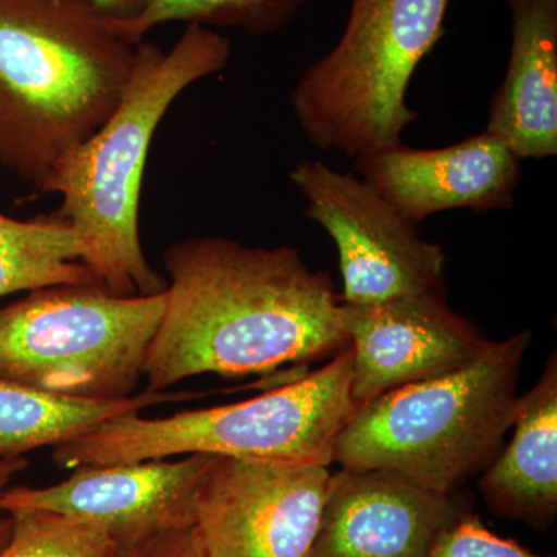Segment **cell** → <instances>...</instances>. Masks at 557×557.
<instances>
[{"label": "cell", "mask_w": 557, "mask_h": 557, "mask_svg": "<svg viewBox=\"0 0 557 557\" xmlns=\"http://www.w3.org/2000/svg\"><path fill=\"white\" fill-rule=\"evenodd\" d=\"M231 39L214 28L186 25L163 50L137 44L135 64L109 119L69 150L51 170L39 194H58V214L86 245L83 263L113 295L149 296L166 281L149 265L139 237V201L152 139L168 110L197 81L228 65Z\"/></svg>", "instance_id": "cell-2"}, {"label": "cell", "mask_w": 557, "mask_h": 557, "mask_svg": "<svg viewBox=\"0 0 557 557\" xmlns=\"http://www.w3.org/2000/svg\"><path fill=\"white\" fill-rule=\"evenodd\" d=\"M289 180L307 200L306 218L338 249L341 302L372 306L445 292L443 248L421 239L417 226L366 180L321 160L300 161Z\"/></svg>", "instance_id": "cell-8"}, {"label": "cell", "mask_w": 557, "mask_h": 557, "mask_svg": "<svg viewBox=\"0 0 557 557\" xmlns=\"http://www.w3.org/2000/svg\"><path fill=\"white\" fill-rule=\"evenodd\" d=\"M163 262L170 281L146 358L149 391L207 373H267L348 347L332 276L298 249L199 236L170 245Z\"/></svg>", "instance_id": "cell-1"}, {"label": "cell", "mask_w": 557, "mask_h": 557, "mask_svg": "<svg viewBox=\"0 0 557 557\" xmlns=\"http://www.w3.org/2000/svg\"><path fill=\"white\" fill-rule=\"evenodd\" d=\"M351 350V397L359 406L394 388L463 368L491 339L450 309L446 292L372 306L343 304Z\"/></svg>", "instance_id": "cell-11"}, {"label": "cell", "mask_w": 557, "mask_h": 557, "mask_svg": "<svg viewBox=\"0 0 557 557\" xmlns=\"http://www.w3.org/2000/svg\"><path fill=\"white\" fill-rule=\"evenodd\" d=\"M357 408L347 347L314 372L245 401L164 418H115L57 446L53 460L75 469L208 454L330 467L335 440Z\"/></svg>", "instance_id": "cell-5"}, {"label": "cell", "mask_w": 557, "mask_h": 557, "mask_svg": "<svg viewBox=\"0 0 557 557\" xmlns=\"http://www.w3.org/2000/svg\"><path fill=\"white\" fill-rule=\"evenodd\" d=\"M515 434L479 480L487 509L498 518L547 530L557 516V358L516 403Z\"/></svg>", "instance_id": "cell-15"}, {"label": "cell", "mask_w": 557, "mask_h": 557, "mask_svg": "<svg viewBox=\"0 0 557 557\" xmlns=\"http://www.w3.org/2000/svg\"><path fill=\"white\" fill-rule=\"evenodd\" d=\"M214 456L177 460L86 465L47 487H13L0 496V511L36 509L104 531L120 555L164 531L196 527L201 480Z\"/></svg>", "instance_id": "cell-10"}, {"label": "cell", "mask_w": 557, "mask_h": 557, "mask_svg": "<svg viewBox=\"0 0 557 557\" xmlns=\"http://www.w3.org/2000/svg\"><path fill=\"white\" fill-rule=\"evenodd\" d=\"M166 309V289L113 295L62 285L0 307V376L83 398L131 397Z\"/></svg>", "instance_id": "cell-7"}, {"label": "cell", "mask_w": 557, "mask_h": 557, "mask_svg": "<svg viewBox=\"0 0 557 557\" xmlns=\"http://www.w3.org/2000/svg\"><path fill=\"white\" fill-rule=\"evenodd\" d=\"M309 0H149L134 20L119 21L138 44L150 30L171 22L208 28H239L248 35H271L284 28Z\"/></svg>", "instance_id": "cell-18"}, {"label": "cell", "mask_w": 557, "mask_h": 557, "mask_svg": "<svg viewBox=\"0 0 557 557\" xmlns=\"http://www.w3.org/2000/svg\"><path fill=\"white\" fill-rule=\"evenodd\" d=\"M531 333L491 341L463 368L359 406L333 446V463L392 472L442 496L490 467L515 420Z\"/></svg>", "instance_id": "cell-4"}, {"label": "cell", "mask_w": 557, "mask_h": 557, "mask_svg": "<svg viewBox=\"0 0 557 557\" xmlns=\"http://www.w3.org/2000/svg\"><path fill=\"white\" fill-rule=\"evenodd\" d=\"M355 170L412 225L449 211L509 209L522 160L504 139L482 132L440 149L398 145L355 160Z\"/></svg>", "instance_id": "cell-12"}, {"label": "cell", "mask_w": 557, "mask_h": 557, "mask_svg": "<svg viewBox=\"0 0 557 557\" xmlns=\"http://www.w3.org/2000/svg\"><path fill=\"white\" fill-rule=\"evenodd\" d=\"M98 9L115 17L116 21H129L138 16L149 0H94Z\"/></svg>", "instance_id": "cell-22"}, {"label": "cell", "mask_w": 557, "mask_h": 557, "mask_svg": "<svg viewBox=\"0 0 557 557\" xmlns=\"http://www.w3.org/2000/svg\"><path fill=\"white\" fill-rule=\"evenodd\" d=\"M25 468H27V460L22 457L3 458V460H0V496H2L10 480L14 475L20 474L21 471H24Z\"/></svg>", "instance_id": "cell-23"}, {"label": "cell", "mask_w": 557, "mask_h": 557, "mask_svg": "<svg viewBox=\"0 0 557 557\" xmlns=\"http://www.w3.org/2000/svg\"><path fill=\"white\" fill-rule=\"evenodd\" d=\"M450 0H350L338 44L292 91L293 112L311 145L358 160L401 145L417 121L408 87L445 36Z\"/></svg>", "instance_id": "cell-6"}, {"label": "cell", "mask_w": 557, "mask_h": 557, "mask_svg": "<svg viewBox=\"0 0 557 557\" xmlns=\"http://www.w3.org/2000/svg\"><path fill=\"white\" fill-rule=\"evenodd\" d=\"M330 479L325 465L214 456L197 498L207 557L309 556Z\"/></svg>", "instance_id": "cell-9"}, {"label": "cell", "mask_w": 557, "mask_h": 557, "mask_svg": "<svg viewBox=\"0 0 557 557\" xmlns=\"http://www.w3.org/2000/svg\"><path fill=\"white\" fill-rule=\"evenodd\" d=\"M120 557H207L196 527L164 531L138 542Z\"/></svg>", "instance_id": "cell-21"}, {"label": "cell", "mask_w": 557, "mask_h": 557, "mask_svg": "<svg viewBox=\"0 0 557 557\" xmlns=\"http://www.w3.org/2000/svg\"><path fill=\"white\" fill-rule=\"evenodd\" d=\"M84 255L78 231L58 212L30 220L0 214V298L62 285H101L84 265Z\"/></svg>", "instance_id": "cell-17"}, {"label": "cell", "mask_w": 557, "mask_h": 557, "mask_svg": "<svg viewBox=\"0 0 557 557\" xmlns=\"http://www.w3.org/2000/svg\"><path fill=\"white\" fill-rule=\"evenodd\" d=\"M511 16L507 76L486 132L527 159L557 153V0H505Z\"/></svg>", "instance_id": "cell-14"}, {"label": "cell", "mask_w": 557, "mask_h": 557, "mask_svg": "<svg viewBox=\"0 0 557 557\" xmlns=\"http://www.w3.org/2000/svg\"><path fill=\"white\" fill-rule=\"evenodd\" d=\"M190 392L146 391L135 397L83 398L0 376V460L75 442L110 420L150 406L186 401Z\"/></svg>", "instance_id": "cell-16"}, {"label": "cell", "mask_w": 557, "mask_h": 557, "mask_svg": "<svg viewBox=\"0 0 557 557\" xmlns=\"http://www.w3.org/2000/svg\"><path fill=\"white\" fill-rule=\"evenodd\" d=\"M135 51L94 0H0V168L39 193L116 108Z\"/></svg>", "instance_id": "cell-3"}, {"label": "cell", "mask_w": 557, "mask_h": 557, "mask_svg": "<svg viewBox=\"0 0 557 557\" xmlns=\"http://www.w3.org/2000/svg\"><path fill=\"white\" fill-rule=\"evenodd\" d=\"M428 557H555L530 552L512 539L494 534L472 515H461L432 544Z\"/></svg>", "instance_id": "cell-20"}, {"label": "cell", "mask_w": 557, "mask_h": 557, "mask_svg": "<svg viewBox=\"0 0 557 557\" xmlns=\"http://www.w3.org/2000/svg\"><path fill=\"white\" fill-rule=\"evenodd\" d=\"M461 515L453 496L392 472L343 468L330 479L307 557H428L438 534Z\"/></svg>", "instance_id": "cell-13"}, {"label": "cell", "mask_w": 557, "mask_h": 557, "mask_svg": "<svg viewBox=\"0 0 557 557\" xmlns=\"http://www.w3.org/2000/svg\"><path fill=\"white\" fill-rule=\"evenodd\" d=\"M11 534L0 557H120V549L98 528L51 512L14 509Z\"/></svg>", "instance_id": "cell-19"}, {"label": "cell", "mask_w": 557, "mask_h": 557, "mask_svg": "<svg viewBox=\"0 0 557 557\" xmlns=\"http://www.w3.org/2000/svg\"><path fill=\"white\" fill-rule=\"evenodd\" d=\"M11 534V519L7 515L5 518H0V548L7 544Z\"/></svg>", "instance_id": "cell-24"}]
</instances>
